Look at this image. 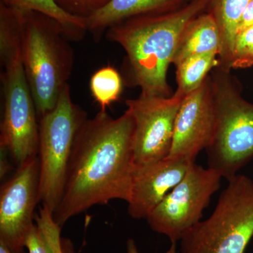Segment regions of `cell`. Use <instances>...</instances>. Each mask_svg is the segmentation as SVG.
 Masks as SVG:
<instances>
[{
    "mask_svg": "<svg viewBox=\"0 0 253 253\" xmlns=\"http://www.w3.org/2000/svg\"><path fill=\"white\" fill-rule=\"evenodd\" d=\"M134 122L126 111L113 118L100 111L80 129L62 198L53 213L61 227L71 217L111 200L127 203L135 170Z\"/></svg>",
    "mask_w": 253,
    "mask_h": 253,
    "instance_id": "6da1fadb",
    "label": "cell"
},
{
    "mask_svg": "<svg viewBox=\"0 0 253 253\" xmlns=\"http://www.w3.org/2000/svg\"><path fill=\"white\" fill-rule=\"evenodd\" d=\"M209 1L194 0L174 12L139 15L107 29L108 39L126 51L131 84L140 87L141 96H170L168 68L181 35Z\"/></svg>",
    "mask_w": 253,
    "mask_h": 253,
    "instance_id": "7a4b0ae2",
    "label": "cell"
},
{
    "mask_svg": "<svg viewBox=\"0 0 253 253\" xmlns=\"http://www.w3.org/2000/svg\"><path fill=\"white\" fill-rule=\"evenodd\" d=\"M23 66L40 117L54 109L74 62L72 47L57 21L24 11Z\"/></svg>",
    "mask_w": 253,
    "mask_h": 253,
    "instance_id": "3957f363",
    "label": "cell"
},
{
    "mask_svg": "<svg viewBox=\"0 0 253 253\" xmlns=\"http://www.w3.org/2000/svg\"><path fill=\"white\" fill-rule=\"evenodd\" d=\"M253 236V181L228 180L212 214L186 231L179 253H245Z\"/></svg>",
    "mask_w": 253,
    "mask_h": 253,
    "instance_id": "277c9868",
    "label": "cell"
},
{
    "mask_svg": "<svg viewBox=\"0 0 253 253\" xmlns=\"http://www.w3.org/2000/svg\"><path fill=\"white\" fill-rule=\"evenodd\" d=\"M87 114L73 102L70 86L40 122V203L53 214L62 198L68 168Z\"/></svg>",
    "mask_w": 253,
    "mask_h": 253,
    "instance_id": "5b68a950",
    "label": "cell"
},
{
    "mask_svg": "<svg viewBox=\"0 0 253 253\" xmlns=\"http://www.w3.org/2000/svg\"><path fill=\"white\" fill-rule=\"evenodd\" d=\"M216 121L206 149L208 168L229 180L253 158V105L229 84H213Z\"/></svg>",
    "mask_w": 253,
    "mask_h": 253,
    "instance_id": "8992f818",
    "label": "cell"
},
{
    "mask_svg": "<svg viewBox=\"0 0 253 253\" xmlns=\"http://www.w3.org/2000/svg\"><path fill=\"white\" fill-rule=\"evenodd\" d=\"M221 176L211 168L192 165L189 172L146 218L150 227L171 242L201 221L204 210L220 188Z\"/></svg>",
    "mask_w": 253,
    "mask_h": 253,
    "instance_id": "52a82bcc",
    "label": "cell"
},
{
    "mask_svg": "<svg viewBox=\"0 0 253 253\" xmlns=\"http://www.w3.org/2000/svg\"><path fill=\"white\" fill-rule=\"evenodd\" d=\"M1 78L4 110L0 146L1 149L9 151L18 166L28 158L38 156V113L22 62L5 68Z\"/></svg>",
    "mask_w": 253,
    "mask_h": 253,
    "instance_id": "ba28073f",
    "label": "cell"
},
{
    "mask_svg": "<svg viewBox=\"0 0 253 253\" xmlns=\"http://www.w3.org/2000/svg\"><path fill=\"white\" fill-rule=\"evenodd\" d=\"M184 96H139L126 101L134 122L136 166L152 164L168 158L172 148L176 115Z\"/></svg>",
    "mask_w": 253,
    "mask_h": 253,
    "instance_id": "9c48e42d",
    "label": "cell"
},
{
    "mask_svg": "<svg viewBox=\"0 0 253 253\" xmlns=\"http://www.w3.org/2000/svg\"><path fill=\"white\" fill-rule=\"evenodd\" d=\"M40 203V160L28 158L18 166L0 192V242L14 253H24L28 234L35 225Z\"/></svg>",
    "mask_w": 253,
    "mask_h": 253,
    "instance_id": "30bf717a",
    "label": "cell"
},
{
    "mask_svg": "<svg viewBox=\"0 0 253 253\" xmlns=\"http://www.w3.org/2000/svg\"><path fill=\"white\" fill-rule=\"evenodd\" d=\"M216 121L214 85L206 80L186 94L176 115L172 148L168 158L196 163L201 151L212 141Z\"/></svg>",
    "mask_w": 253,
    "mask_h": 253,
    "instance_id": "8fae6325",
    "label": "cell"
},
{
    "mask_svg": "<svg viewBox=\"0 0 253 253\" xmlns=\"http://www.w3.org/2000/svg\"><path fill=\"white\" fill-rule=\"evenodd\" d=\"M194 163L168 157L152 164L136 166L127 202L129 216L133 219H146L166 195L184 179Z\"/></svg>",
    "mask_w": 253,
    "mask_h": 253,
    "instance_id": "7c38bea8",
    "label": "cell"
},
{
    "mask_svg": "<svg viewBox=\"0 0 253 253\" xmlns=\"http://www.w3.org/2000/svg\"><path fill=\"white\" fill-rule=\"evenodd\" d=\"M222 52L220 30L212 14L199 15L186 26L174 56L175 66L189 56Z\"/></svg>",
    "mask_w": 253,
    "mask_h": 253,
    "instance_id": "4fadbf2b",
    "label": "cell"
},
{
    "mask_svg": "<svg viewBox=\"0 0 253 253\" xmlns=\"http://www.w3.org/2000/svg\"><path fill=\"white\" fill-rule=\"evenodd\" d=\"M175 0H110L107 4L86 18V30L99 36L120 22L151 13L163 12Z\"/></svg>",
    "mask_w": 253,
    "mask_h": 253,
    "instance_id": "5bb4252c",
    "label": "cell"
},
{
    "mask_svg": "<svg viewBox=\"0 0 253 253\" xmlns=\"http://www.w3.org/2000/svg\"><path fill=\"white\" fill-rule=\"evenodd\" d=\"M24 30V11L0 1V59L4 68L23 63Z\"/></svg>",
    "mask_w": 253,
    "mask_h": 253,
    "instance_id": "9a60e30c",
    "label": "cell"
},
{
    "mask_svg": "<svg viewBox=\"0 0 253 253\" xmlns=\"http://www.w3.org/2000/svg\"><path fill=\"white\" fill-rule=\"evenodd\" d=\"M16 9L41 13L53 18L61 25L68 40H81L86 30L85 18L68 14L56 4L55 0H0Z\"/></svg>",
    "mask_w": 253,
    "mask_h": 253,
    "instance_id": "2e32d148",
    "label": "cell"
},
{
    "mask_svg": "<svg viewBox=\"0 0 253 253\" xmlns=\"http://www.w3.org/2000/svg\"><path fill=\"white\" fill-rule=\"evenodd\" d=\"M218 53L194 55L176 65L178 87L174 94L185 96L204 84L208 72L217 66Z\"/></svg>",
    "mask_w": 253,
    "mask_h": 253,
    "instance_id": "e0dca14e",
    "label": "cell"
},
{
    "mask_svg": "<svg viewBox=\"0 0 253 253\" xmlns=\"http://www.w3.org/2000/svg\"><path fill=\"white\" fill-rule=\"evenodd\" d=\"M251 0H215L212 14L220 30L221 56L230 61L234 39L242 15Z\"/></svg>",
    "mask_w": 253,
    "mask_h": 253,
    "instance_id": "ac0fdd59",
    "label": "cell"
},
{
    "mask_svg": "<svg viewBox=\"0 0 253 253\" xmlns=\"http://www.w3.org/2000/svg\"><path fill=\"white\" fill-rule=\"evenodd\" d=\"M123 82L121 74L111 66H104L91 76L89 87L91 95L101 111H106L122 94Z\"/></svg>",
    "mask_w": 253,
    "mask_h": 253,
    "instance_id": "d6986e66",
    "label": "cell"
},
{
    "mask_svg": "<svg viewBox=\"0 0 253 253\" xmlns=\"http://www.w3.org/2000/svg\"><path fill=\"white\" fill-rule=\"evenodd\" d=\"M229 62L234 68L249 67L253 64V26L236 34Z\"/></svg>",
    "mask_w": 253,
    "mask_h": 253,
    "instance_id": "ffe728a7",
    "label": "cell"
},
{
    "mask_svg": "<svg viewBox=\"0 0 253 253\" xmlns=\"http://www.w3.org/2000/svg\"><path fill=\"white\" fill-rule=\"evenodd\" d=\"M68 14L83 18L89 17L109 2L110 0H55Z\"/></svg>",
    "mask_w": 253,
    "mask_h": 253,
    "instance_id": "44dd1931",
    "label": "cell"
},
{
    "mask_svg": "<svg viewBox=\"0 0 253 253\" xmlns=\"http://www.w3.org/2000/svg\"><path fill=\"white\" fill-rule=\"evenodd\" d=\"M37 225L44 233L54 253H63L60 240L61 227L55 222L52 214L48 210L42 208L40 211L39 216L37 217Z\"/></svg>",
    "mask_w": 253,
    "mask_h": 253,
    "instance_id": "7402d4cb",
    "label": "cell"
},
{
    "mask_svg": "<svg viewBox=\"0 0 253 253\" xmlns=\"http://www.w3.org/2000/svg\"><path fill=\"white\" fill-rule=\"evenodd\" d=\"M26 248L29 253H54L41 228L35 224L26 241Z\"/></svg>",
    "mask_w": 253,
    "mask_h": 253,
    "instance_id": "603a6c76",
    "label": "cell"
},
{
    "mask_svg": "<svg viewBox=\"0 0 253 253\" xmlns=\"http://www.w3.org/2000/svg\"><path fill=\"white\" fill-rule=\"evenodd\" d=\"M252 26H253V0L250 1L249 5H248L244 14L242 15L236 34L239 32Z\"/></svg>",
    "mask_w": 253,
    "mask_h": 253,
    "instance_id": "cb8c5ba5",
    "label": "cell"
},
{
    "mask_svg": "<svg viewBox=\"0 0 253 253\" xmlns=\"http://www.w3.org/2000/svg\"><path fill=\"white\" fill-rule=\"evenodd\" d=\"M126 253H139L134 240L129 239L126 242ZM166 253H176V243H172L170 248Z\"/></svg>",
    "mask_w": 253,
    "mask_h": 253,
    "instance_id": "d4e9b609",
    "label": "cell"
},
{
    "mask_svg": "<svg viewBox=\"0 0 253 253\" xmlns=\"http://www.w3.org/2000/svg\"><path fill=\"white\" fill-rule=\"evenodd\" d=\"M0 253H14L3 243L0 242Z\"/></svg>",
    "mask_w": 253,
    "mask_h": 253,
    "instance_id": "484cf974",
    "label": "cell"
}]
</instances>
